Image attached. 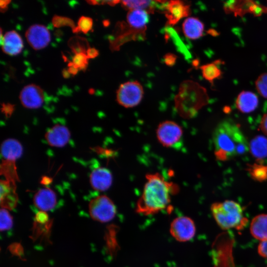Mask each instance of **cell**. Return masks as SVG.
Instances as JSON below:
<instances>
[{
  "label": "cell",
  "mask_w": 267,
  "mask_h": 267,
  "mask_svg": "<svg viewBox=\"0 0 267 267\" xmlns=\"http://www.w3.org/2000/svg\"><path fill=\"white\" fill-rule=\"evenodd\" d=\"M255 87L258 93L267 99V73L258 76L255 81Z\"/></svg>",
  "instance_id": "29"
},
{
  "label": "cell",
  "mask_w": 267,
  "mask_h": 267,
  "mask_svg": "<svg viewBox=\"0 0 267 267\" xmlns=\"http://www.w3.org/2000/svg\"><path fill=\"white\" fill-rule=\"evenodd\" d=\"M205 88L191 80L182 82L175 98V108L179 115L185 118H190L208 101Z\"/></svg>",
  "instance_id": "3"
},
{
  "label": "cell",
  "mask_w": 267,
  "mask_h": 267,
  "mask_svg": "<svg viewBox=\"0 0 267 267\" xmlns=\"http://www.w3.org/2000/svg\"><path fill=\"white\" fill-rule=\"evenodd\" d=\"M260 127L262 131L267 135V113L263 117Z\"/></svg>",
  "instance_id": "37"
},
{
  "label": "cell",
  "mask_w": 267,
  "mask_h": 267,
  "mask_svg": "<svg viewBox=\"0 0 267 267\" xmlns=\"http://www.w3.org/2000/svg\"><path fill=\"white\" fill-rule=\"evenodd\" d=\"M89 59L86 53H79L75 54L72 62L79 69H84L87 67Z\"/></svg>",
  "instance_id": "31"
},
{
  "label": "cell",
  "mask_w": 267,
  "mask_h": 267,
  "mask_svg": "<svg viewBox=\"0 0 267 267\" xmlns=\"http://www.w3.org/2000/svg\"><path fill=\"white\" fill-rule=\"evenodd\" d=\"M14 106L10 103H3L1 108V111L7 116L11 115L14 111Z\"/></svg>",
  "instance_id": "35"
},
{
  "label": "cell",
  "mask_w": 267,
  "mask_h": 267,
  "mask_svg": "<svg viewBox=\"0 0 267 267\" xmlns=\"http://www.w3.org/2000/svg\"><path fill=\"white\" fill-rule=\"evenodd\" d=\"M167 23L170 25L177 24L182 18L189 15L190 5L180 0H170L164 6Z\"/></svg>",
  "instance_id": "12"
},
{
  "label": "cell",
  "mask_w": 267,
  "mask_h": 267,
  "mask_svg": "<svg viewBox=\"0 0 267 267\" xmlns=\"http://www.w3.org/2000/svg\"><path fill=\"white\" fill-rule=\"evenodd\" d=\"M215 155L221 161H226L246 153L249 144L239 126L230 120L220 123L213 134Z\"/></svg>",
  "instance_id": "2"
},
{
  "label": "cell",
  "mask_w": 267,
  "mask_h": 267,
  "mask_svg": "<svg viewBox=\"0 0 267 267\" xmlns=\"http://www.w3.org/2000/svg\"><path fill=\"white\" fill-rule=\"evenodd\" d=\"M45 139L52 147H62L69 141L71 133L68 128L63 125L57 124L45 134Z\"/></svg>",
  "instance_id": "13"
},
{
  "label": "cell",
  "mask_w": 267,
  "mask_h": 267,
  "mask_svg": "<svg viewBox=\"0 0 267 267\" xmlns=\"http://www.w3.org/2000/svg\"><path fill=\"white\" fill-rule=\"evenodd\" d=\"M11 2V0H0V7L1 12H4L8 8V5Z\"/></svg>",
  "instance_id": "39"
},
{
  "label": "cell",
  "mask_w": 267,
  "mask_h": 267,
  "mask_svg": "<svg viewBox=\"0 0 267 267\" xmlns=\"http://www.w3.org/2000/svg\"><path fill=\"white\" fill-rule=\"evenodd\" d=\"M156 134L158 141L163 146L172 147L181 139L183 131L181 126L176 122L166 120L159 124Z\"/></svg>",
  "instance_id": "7"
},
{
  "label": "cell",
  "mask_w": 267,
  "mask_h": 267,
  "mask_svg": "<svg viewBox=\"0 0 267 267\" xmlns=\"http://www.w3.org/2000/svg\"><path fill=\"white\" fill-rule=\"evenodd\" d=\"M170 232L177 241L185 242L194 237L196 233V227L190 218L186 216L178 217L171 222Z\"/></svg>",
  "instance_id": "8"
},
{
  "label": "cell",
  "mask_w": 267,
  "mask_h": 267,
  "mask_svg": "<svg viewBox=\"0 0 267 267\" xmlns=\"http://www.w3.org/2000/svg\"><path fill=\"white\" fill-rule=\"evenodd\" d=\"M249 149L253 156L261 160L267 157V138L259 135L253 138L250 144Z\"/></svg>",
  "instance_id": "24"
},
{
  "label": "cell",
  "mask_w": 267,
  "mask_h": 267,
  "mask_svg": "<svg viewBox=\"0 0 267 267\" xmlns=\"http://www.w3.org/2000/svg\"><path fill=\"white\" fill-rule=\"evenodd\" d=\"M0 43L2 51L9 55L19 54L23 47L22 39L15 31L5 33Z\"/></svg>",
  "instance_id": "17"
},
{
  "label": "cell",
  "mask_w": 267,
  "mask_h": 267,
  "mask_svg": "<svg viewBox=\"0 0 267 267\" xmlns=\"http://www.w3.org/2000/svg\"><path fill=\"white\" fill-rule=\"evenodd\" d=\"M224 9L226 12L233 13L235 16H243L250 13L260 16L267 12V8L251 0L228 1L225 2Z\"/></svg>",
  "instance_id": "9"
},
{
  "label": "cell",
  "mask_w": 267,
  "mask_h": 267,
  "mask_svg": "<svg viewBox=\"0 0 267 267\" xmlns=\"http://www.w3.org/2000/svg\"><path fill=\"white\" fill-rule=\"evenodd\" d=\"M250 230L252 236L262 241L267 240V214H260L251 221Z\"/></svg>",
  "instance_id": "22"
},
{
  "label": "cell",
  "mask_w": 267,
  "mask_h": 267,
  "mask_svg": "<svg viewBox=\"0 0 267 267\" xmlns=\"http://www.w3.org/2000/svg\"><path fill=\"white\" fill-rule=\"evenodd\" d=\"M86 54L89 58H94L96 57L99 54V51L96 48L94 47H89L86 51Z\"/></svg>",
  "instance_id": "36"
},
{
  "label": "cell",
  "mask_w": 267,
  "mask_h": 267,
  "mask_svg": "<svg viewBox=\"0 0 267 267\" xmlns=\"http://www.w3.org/2000/svg\"><path fill=\"white\" fill-rule=\"evenodd\" d=\"M93 21L91 18L82 16L79 19L77 26L73 32L75 33L82 32L87 34L91 29Z\"/></svg>",
  "instance_id": "28"
},
{
  "label": "cell",
  "mask_w": 267,
  "mask_h": 267,
  "mask_svg": "<svg viewBox=\"0 0 267 267\" xmlns=\"http://www.w3.org/2000/svg\"><path fill=\"white\" fill-rule=\"evenodd\" d=\"M16 161L3 160L0 165V174L5 180L16 183L19 179L17 172Z\"/></svg>",
  "instance_id": "25"
},
{
  "label": "cell",
  "mask_w": 267,
  "mask_h": 267,
  "mask_svg": "<svg viewBox=\"0 0 267 267\" xmlns=\"http://www.w3.org/2000/svg\"><path fill=\"white\" fill-rule=\"evenodd\" d=\"M53 25L56 28H60L62 26H69L71 27L73 32L76 28L74 21L66 17L55 15L52 19Z\"/></svg>",
  "instance_id": "30"
},
{
  "label": "cell",
  "mask_w": 267,
  "mask_h": 267,
  "mask_svg": "<svg viewBox=\"0 0 267 267\" xmlns=\"http://www.w3.org/2000/svg\"><path fill=\"white\" fill-rule=\"evenodd\" d=\"M177 57L176 55L172 53H168L163 57L164 63L168 66H173L176 63Z\"/></svg>",
  "instance_id": "33"
},
{
  "label": "cell",
  "mask_w": 267,
  "mask_h": 267,
  "mask_svg": "<svg viewBox=\"0 0 267 267\" xmlns=\"http://www.w3.org/2000/svg\"><path fill=\"white\" fill-rule=\"evenodd\" d=\"M211 211L217 224L222 229L237 227L243 222L242 207L235 201L215 202L211 205Z\"/></svg>",
  "instance_id": "4"
},
{
  "label": "cell",
  "mask_w": 267,
  "mask_h": 267,
  "mask_svg": "<svg viewBox=\"0 0 267 267\" xmlns=\"http://www.w3.org/2000/svg\"><path fill=\"white\" fill-rule=\"evenodd\" d=\"M13 225L12 217L8 211L4 208H1L0 212V229L5 231L10 229Z\"/></svg>",
  "instance_id": "27"
},
{
  "label": "cell",
  "mask_w": 267,
  "mask_h": 267,
  "mask_svg": "<svg viewBox=\"0 0 267 267\" xmlns=\"http://www.w3.org/2000/svg\"><path fill=\"white\" fill-rule=\"evenodd\" d=\"M33 202L35 206L42 212L52 210L57 203V196L51 189L45 187L39 189L34 195Z\"/></svg>",
  "instance_id": "16"
},
{
  "label": "cell",
  "mask_w": 267,
  "mask_h": 267,
  "mask_svg": "<svg viewBox=\"0 0 267 267\" xmlns=\"http://www.w3.org/2000/svg\"><path fill=\"white\" fill-rule=\"evenodd\" d=\"M183 33L187 39L194 40L201 37L204 31V25L198 18L189 17L183 22Z\"/></svg>",
  "instance_id": "21"
},
{
  "label": "cell",
  "mask_w": 267,
  "mask_h": 267,
  "mask_svg": "<svg viewBox=\"0 0 267 267\" xmlns=\"http://www.w3.org/2000/svg\"><path fill=\"white\" fill-rule=\"evenodd\" d=\"M23 150L21 143L14 138L6 139L1 144L0 153L3 160L16 161L22 156Z\"/></svg>",
  "instance_id": "20"
},
{
  "label": "cell",
  "mask_w": 267,
  "mask_h": 267,
  "mask_svg": "<svg viewBox=\"0 0 267 267\" xmlns=\"http://www.w3.org/2000/svg\"><path fill=\"white\" fill-rule=\"evenodd\" d=\"M143 95L141 84L137 81H129L119 86L116 91V100L125 108H133L140 103Z\"/></svg>",
  "instance_id": "5"
},
{
  "label": "cell",
  "mask_w": 267,
  "mask_h": 267,
  "mask_svg": "<svg viewBox=\"0 0 267 267\" xmlns=\"http://www.w3.org/2000/svg\"><path fill=\"white\" fill-rule=\"evenodd\" d=\"M68 71L70 73V74H71L72 75H75L78 71L79 69L77 68L73 64L72 62H70L68 64Z\"/></svg>",
  "instance_id": "38"
},
{
  "label": "cell",
  "mask_w": 267,
  "mask_h": 267,
  "mask_svg": "<svg viewBox=\"0 0 267 267\" xmlns=\"http://www.w3.org/2000/svg\"><path fill=\"white\" fill-rule=\"evenodd\" d=\"M154 1L151 0H123L121 1L123 7L128 11L134 9L145 10L148 13L154 10Z\"/></svg>",
  "instance_id": "26"
},
{
  "label": "cell",
  "mask_w": 267,
  "mask_h": 267,
  "mask_svg": "<svg viewBox=\"0 0 267 267\" xmlns=\"http://www.w3.org/2000/svg\"><path fill=\"white\" fill-rule=\"evenodd\" d=\"M62 74H63V76L65 78H68L69 77L70 74V73L68 72V70H65L64 69L63 72H62Z\"/></svg>",
  "instance_id": "40"
},
{
  "label": "cell",
  "mask_w": 267,
  "mask_h": 267,
  "mask_svg": "<svg viewBox=\"0 0 267 267\" xmlns=\"http://www.w3.org/2000/svg\"></svg>",
  "instance_id": "41"
},
{
  "label": "cell",
  "mask_w": 267,
  "mask_h": 267,
  "mask_svg": "<svg viewBox=\"0 0 267 267\" xmlns=\"http://www.w3.org/2000/svg\"><path fill=\"white\" fill-rule=\"evenodd\" d=\"M22 105L28 109H37L43 104L44 93L42 89L35 84H29L25 86L19 95Z\"/></svg>",
  "instance_id": "11"
},
{
  "label": "cell",
  "mask_w": 267,
  "mask_h": 267,
  "mask_svg": "<svg viewBox=\"0 0 267 267\" xmlns=\"http://www.w3.org/2000/svg\"><path fill=\"white\" fill-rule=\"evenodd\" d=\"M235 104L238 110L244 113H248L257 108L259 99L255 93L251 91L243 90L238 94Z\"/></svg>",
  "instance_id": "19"
},
{
  "label": "cell",
  "mask_w": 267,
  "mask_h": 267,
  "mask_svg": "<svg viewBox=\"0 0 267 267\" xmlns=\"http://www.w3.org/2000/svg\"><path fill=\"white\" fill-rule=\"evenodd\" d=\"M251 173L254 178L263 180L267 178V167L256 165L251 170Z\"/></svg>",
  "instance_id": "32"
},
{
  "label": "cell",
  "mask_w": 267,
  "mask_h": 267,
  "mask_svg": "<svg viewBox=\"0 0 267 267\" xmlns=\"http://www.w3.org/2000/svg\"><path fill=\"white\" fill-rule=\"evenodd\" d=\"M143 191L138 198L135 212L144 216L157 214L170 206L172 196L179 191L178 186L167 181L159 173L147 174Z\"/></svg>",
  "instance_id": "1"
},
{
  "label": "cell",
  "mask_w": 267,
  "mask_h": 267,
  "mask_svg": "<svg viewBox=\"0 0 267 267\" xmlns=\"http://www.w3.org/2000/svg\"><path fill=\"white\" fill-rule=\"evenodd\" d=\"M127 24L134 30L143 33L149 20V13L145 10H129L126 17Z\"/></svg>",
  "instance_id": "18"
},
{
  "label": "cell",
  "mask_w": 267,
  "mask_h": 267,
  "mask_svg": "<svg viewBox=\"0 0 267 267\" xmlns=\"http://www.w3.org/2000/svg\"><path fill=\"white\" fill-rule=\"evenodd\" d=\"M113 177L107 168L98 167L92 171L89 176L91 187L97 191L102 192L108 190L112 185Z\"/></svg>",
  "instance_id": "14"
},
{
  "label": "cell",
  "mask_w": 267,
  "mask_h": 267,
  "mask_svg": "<svg viewBox=\"0 0 267 267\" xmlns=\"http://www.w3.org/2000/svg\"><path fill=\"white\" fill-rule=\"evenodd\" d=\"M222 63V61L217 60L200 67L203 77L212 85L216 80L220 78L222 75V72L220 68V65Z\"/></svg>",
  "instance_id": "23"
},
{
  "label": "cell",
  "mask_w": 267,
  "mask_h": 267,
  "mask_svg": "<svg viewBox=\"0 0 267 267\" xmlns=\"http://www.w3.org/2000/svg\"><path fill=\"white\" fill-rule=\"evenodd\" d=\"M89 211L90 217L94 221L105 223L115 218L117 209L113 201L109 197L101 195L90 200Z\"/></svg>",
  "instance_id": "6"
},
{
  "label": "cell",
  "mask_w": 267,
  "mask_h": 267,
  "mask_svg": "<svg viewBox=\"0 0 267 267\" xmlns=\"http://www.w3.org/2000/svg\"><path fill=\"white\" fill-rule=\"evenodd\" d=\"M25 37L31 46L35 50L45 47L51 40L50 34L44 25L34 24L26 31Z\"/></svg>",
  "instance_id": "10"
},
{
  "label": "cell",
  "mask_w": 267,
  "mask_h": 267,
  "mask_svg": "<svg viewBox=\"0 0 267 267\" xmlns=\"http://www.w3.org/2000/svg\"><path fill=\"white\" fill-rule=\"evenodd\" d=\"M0 189L1 207L7 210L14 208L18 201L16 183L5 179L1 180Z\"/></svg>",
  "instance_id": "15"
},
{
  "label": "cell",
  "mask_w": 267,
  "mask_h": 267,
  "mask_svg": "<svg viewBox=\"0 0 267 267\" xmlns=\"http://www.w3.org/2000/svg\"><path fill=\"white\" fill-rule=\"evenodd\" d=\"M258 253L267 259V240L262 241L258 247Z\"/></svg>",
  "instance_id": "34"
}]
</instances>
